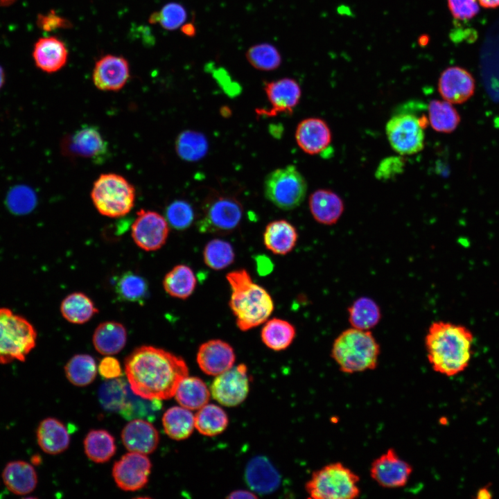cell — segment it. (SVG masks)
<instances>
[{
  "mask_svg": "<svg viewBox=\"0 0 499 499\" xmlns=\"http://www.w3.org/2000/svg\"><path fill=\"white\" fill-rule=\"evenodd\" d=\"M124 366L132 391L149 399L174 396L179 383L189 374L183 358L148 345L135 349L125 358Z\"/></svg>",
  "mask_w": 499,
  "mask_h": 499,
  "instance_id": "cell-1",
  "label": "cell"
},
{
  "mask_svg": "<svg viewBox=\"0 0 499 499\" xmlns=\"http://www.w3.org/2000/svg\"><path fill=\"white\" fill-rule=\"evenodd\" d=\"M473 333L463 325L443 321L432 323L425 346L432 369L446 376L464 371L473 356Z\"/></svg>",
  "mask_w": 499,
  "mask_h": 499,
  "instance_id": "cell-2",
  "label": "cell"
},
{
  "mask_svg": "<svg viewBox=\"0 0 499 499\" xmlns=\"http://www.w3.org/2000/svg\"><path fill=\"white\" fill-rule=\"evenodd\" d=\"M226 278L231 291L229 304L238 328L246 331L266 322L274 310L268 291L254 283L245 269L230 272Z\"/></svg>",
  "mask_w": 499,
  "mask_h": 499,
  "instance_id": "cell-3",
  "label": "cell"
},
{
  "mask_svg": "<svg viewBox=\"0 0 499 499\" xmlns=\"http://www.w3.org/2000/svg\"><path fill=\"white\" fill-rule=\"evenodd\" d=\"M380 351V346L370 331L352 327L334 340L331 356L341 371L351 374L374 369Z\"/></svg>",
  "mask_w": 499,
  "mask_h": 499,
  "instance_id": "cell-4",
  "label": "cell"
},
{
  "mask_svg": "<svg viewBox=\"0 0 499 499\" xmlns=\"http://www.w3.org/2000/svg\"><path fill=\"white\" fill-rule=\"evenodd\" d=\"M37 333L24 317L0 307V363L24 362L35 347Z\"/></svg>",
  "mask_w": 499,
  "mask_h": 499,
  "instance_id": "cell-5",
  "label": "cell"
},
{
  "mask_svg": "<svg viewBox=\"0 0 499 499\" xmlns=\"http://www.w3.org/2000/svg\"><path fill=\"white\" fill-rule=\"evenodd\" d=\"M359 476L341 462L314 471L305 485L313 499H353L360 496Z\"/></svg>",
  "mask_w": 499,
  "mask_h": 499,
  "instance_id": "cell-6",
  "label": "cell"
},
{
  "mask_svg": "<svg viewBox=\"0 0 499 499\" xmlns=\"http://www.w3.org/2000/svg\"><path fill=\"white\" fill-rule=\"evenodd\" d=\"M91 198L100 214L118 218L128 213L134 207L135 189L120 175L102 174L94 183Z\"/></svg>",
  "mask_w": 499,
  "mask_h": 499,
  "instance_id": "cell-7",
  "label": "cell"
},
{
  "mask_svg": "<svg viewBox=\"0 0 499 499\" xmlns=\"http://www.w3.org/2000/svg\"><path fill=\"white\" fill-rule=\"evenodd\" d=\"M264 195L267 200L283 210H292L304 201L307 183L295 166L277 168L265 178Z\"/></svg>",
  "mask_w": 499,
  "mask_h": 499,
  "instance_id": "cell-8",
  "label": "cell"
},
{
  "mask_svg": "<svg viewBox=\"0 0 499 499\" xmlns=\"http://www.w3.org/2000/svg\"><path fill=\"white\" fill-rule=\"evenodd\" d=\"M243 213V205L234 196L211 193L202 205L197 227L201 233L228 234L239 225Z\"/></svg>",
  "mask_w": 499,
  "mask_h": 499,
  "instance_id": "cell-9",
  "label": "cell"
},
{
  "mask_svg": "<svg viewBox=\"0 0 499 499\" xmlns=\"http://www.w3.org/2000/svg\"><path fill=\"white\" fill-rule=\"evenodd\" d=\"M428 120L412 114H399L386 123L385 132L391 147L401 155L417 153L424 147V128Z\"/></svg>",
  "mask_w": 499,
  "mask_h": 499,
  "instance_id": "cell-10",
  "label": "cell"
},
{
  "mask_svg": "<svg viewBox=\"0 0 499 499\" xmlns=\"http://www.w3.org/2000/svg\"><path fill=\"white\" fill-rule=\"evenodd\" d=\"M62 151L70 157H79L100 164L108 156V144L98 128L83 125L62 141Z\"/></svg>",
  "mask_w": 499,
  "mask_h": 499,
  "instance_id": "cell-11",
  "label": "cell"
},
{
  "mask_svg": "<svg viewBox=\"0 0 499 499\" xmlns=\"http://www.w3.org/2000/svg\"><path fill=\"white\" fill-rule=\"evenodd\" d=\"M250 391V376L245 364L233 366L216 376L210 392L220 405L234 407L242 403Z\"/></svg>",
  "mask_w": 499,
  "mask_h": 499,
  "instance_id": "cell-12",
  "label": "cell"
},
{
  "mask_svg": "<svg viewBox=\"0 0 499 499\" xmlns=\"http://www.w3.org/2000/svg\"><path fill=\"white\" fill-rule=\"evenodd\" d=\"M168 234L167 220L157 212L141 209L137 213L131 235L141 249L149 252L160 249L166 243Z\"/></svg>",
  "mask_w": 499,
  "mask_h": 499,
  "instance_id": "cell-13",
  "label": "cell"
},
{
  "mask_svg": "<svg viewBox=\"0 0 499 499\" xmlns=\"http://www.w3.org/2000/svg\"><path fill=\"white\" fill-rule=\"evenodd\" d=\"M412 471V466L394 448H389L373 461L369 471L371 478L380 487L396 489L408 483Z\"/></svg>",
  "mask_w": 499,
  "mask_h": 499,
  "instance_id": "cell-14",
  "label": "cell"
},
{
  "mask_svg": "<svg viewBox=\"0 0 499 499\" xmlns=\"http://www.w3.org/2000/svg\"><path fill=\"white\" fill-rule=\"evenodd\" d=\"M151 467L150 460L144 454L130 452L114 463L112 476L120 489L134 491L148 483Z\"/></svg>",
  "mask_w": 499,
  "mask_h": 499,
  "instance_id": "cell-15",
  "label": "cell"
},
{
  "mask_svg": "<svg viewBox=\"0 0 499 499\" xmlns=\"http://www.w3.org/2000/svg\"><path fill=\"white\" fill-rule=\"evenodd\" d=\"M264 90L270 109L256 110L260 116H275L279 114H291L297 106L301 96L299 83L293 78H283L267 82Z\"/></svg>",
  "mask_w": 499,
  "mask_h": 499,
  "instance_id": "cell-16",
  "label": "cell"
},
{
  "mask_svg": "<svg viewBox=\"0 0 499 499\" xmlns=\"http://www.w3.org/2000/svg\"><path fill=\"white\" fill-rule=\"evenodd\" d=\"M475 81L466 69L453 66L445 69L438 80V91L443 98L452 104H462L475 93Z\"/></svg>",
  "mask_w": 499,
  "mask_h": 499,
  "instance_id": "cell-17",
  "label": "cell"
},
{
  "mask_svg": "<svg viewBox=\"0 0 499 499\" xmlns=\"http://www.w3.org/2000/svg\"><path fill=\"white\" fill-rule=\"evenodd\" d=\"M130 78L128 61L121 56L107 55L98 60L94 67L92 79L94 85L103 91H119Z\"/></svg>",
  "mask_w": 499,
  "mask_h": 499,
  "instance_id": "cell-18",
  "label": "cell"
},
{
  "mask_svg": "<svg viewBox=\"0 0 499 499\" xmlns=\"http://www.w3.org/2000/svg\"><path fill=\"white\" fill-rule=\"evenodd\" d=\"M196 360L204 374L216 376L234 366L236 356L229 344L214 339L200 345Z\"/></svg>",
  "mask_w": 499,
  "mask_h": 499,
  "instance_id": "cell-19",
  "label": "cell"
},
{
  "mask_svg": "<svg viewBox=\"0 0 499 499\" xmlns=\"http://www.w3.org/2000/svg\"><path fill=\"white\" fill-rule=\"evenodd\" d=\"M331 132L322 119L307 118L299 123L295 139L299 147L308 155H316L324 150L331 143Z\"/></svg>",
  "mask_w": 499,
  "mask_h": 499,
  "instance_id": "cell-20",
  "label": "cell"
},
{
  "mask_svg": "<svg viewBox=\"0 0 499 499\" xmlns=\"http://www.w3.org/2000/svg\"><path fill=\"white\" fill-rule=\"evenodd\" d=\"M121 439L130 452L147 455L157 448L159 437L157 429L148 421L133 419L123 428Z\"/></svg>",
  "mask_w": 499,
  "mask_h": 499,
  "instance_id": "cell-21",
  "label": "cell"
},
{
  "mask_svg": "<svg viewBox=\"0 0 499 499\" xmlns=\"http://www.w3.org/2000/svg\"><path fill=\"white\" fill-rule=\"evenodd\" d=\"M33 57L40 69L46 73H54L66 64L68 50L63 42L56 37H44L35 44Z\"/></svg>",
  "mask_w": 499,
  "mask_h": 499,
  "instance_id": "cell-22",
  "label": "cell"
},
{
  "mask_svg": "<svg viewBox=\"0 0 499 499\" xmlns=\"http://www.w3.org/2000/svg\"><path fill=\"white\" fill-rule=\"evenodd\" d=\"M245 478L247 484L255 493H269L280 484V475L272 463L265 457L252 459L245 468Z\"/></svg>",
  "mask_w": 499,
  "mask_h": 499,
  "instance_id": "cell-23",
  "label": "cell"
},
{
  "mask_svg": "<svg viewBox=\"0 0 499 499\" xmlns=\"http://www.w3.org/2000/svg\"><path fill=\"white\" fill-rule=\"evenodd\" d=\"M308 205L314 219L326 225L336 223L344 209L342 198L333 191L324 189L315 190L311 193Z\"/></svg>",
  "mask_w": 499,
  "mask_h": 499,
  "instance_id": "cell-24",
  "label": "cell"
},
{
  "mask_svg": "<svg viewBox=\"0 0 499 499\" xmlns=\"http://www.w3.org/2000/svg\"><path fill=\"white\" fill-rule=\"evenodd\" d=\"M2 480L12 493L24 496L33 492L37 484V475L33 466L23 460L9 462L2 471Z\"/></svg>",
  "mask_w": 499,
  "mask_h": 499,
  "instance_id": "cell-25",
  "label": "cell"
},
{
  "mask_svg": "<svg viewBox=\"0 0 499 499\" xmlns=\"http://www.w3.org/2000/svg\"><path fill=\"white\" fill-rule=\"evenodd\" d=\"M36 437L40 448L49 455L64 452L70 443L69 434L65 426L53 417L46 418L40 423Z\"/></svg>",
  "mask_w": 499,
  "mask_h": 499,
  "instance_id": "cell-26",
  "label": "cell"
},
{
  "mask_svg": "<svg viewBox=\"0 0 499 499\" xmlns=\"http://www.w3.org/2000/svg\"><path fill=\"white\" fill-rule=\"evenodd\" d=\"M297 237V231L291 223L286 220H277L266 226L263 243L272 253L285 255L295 247Z\"/></svg>",
  "mask_w": 499,
  "mask_h": 499,
  "instance_id": "cell-27",
  "label": "cell"
},
{
  "mask_svg": "<svg viewBox=\"0 0 499 499\" xmlns=\"http://www.w3.org/2000/svg\"><path fill=\"white\" fill-rule=\"evenodd\" d=\"M96 350L105 356H111L121 351L127 341L125 326L117 322H104L94 331L92 338Z\"/></svg>",
  "mask_w": 499,
  "mask_h": 499,
  "instance_id": "cell-28",
  "label": "cell"
},
{
  "mask_svg": "<svg viewBox=\"0 0 499 499\" xmlns=\"http://www.w3.org/2000/svg\"><path fill=\"white\" fill-rule=\"evenodd\" d=\"M210 395V389L202 379L187 376L179 383L174 396L181 406L195 410L208 403Z\"/></svg>",
  "mask_w": 499,
  "mask_h": 499,
  "instance_id": "cell-29",
  "label": "cell"
},
{
  "mask_svg": "<svg viewBox=\"0 0 499 499\" xmlns=\"http://www.w3.org/2000/svg\"><path fill=\"white\" fill-rule=\"evenodd\" d=\"M162 423L169 437L183 440L190 437L195 428V415L181 405L174 406L164 412Z\"/></svg>",
  "mask_w": 499,
  "mask_h": 499,
  "instance_id": "cell-30",
  "label": "cell"
},
{
  "mask_svg": "<svg viewBox=\"0 0 499 499\" xmlns=\"http://www.w3.org/2000/svg\"><path fill=\"white\" fill-rule=\"evenodd\" d=\"M60 312L67 321L82 324L89 321L98 313V309L87 295L76 292L69 294L62 300Z\"/></svg>",
  "mask_w": 499,
  "mask_h": 499,
  "instance_id": "cell-31",
  "label": "cell"
},
{
  "mask_svg": "<svg viewBox=\"0 0 499 499\" xmlns=\"http://www.w3.org/2000/svg\"><path fill=\"white\" fill-rule=\"evenodd\" d=\"M196 277L192 269L184 264L175 266L163 279V287L171 297L185 299L193 292Z\"/></svg>",
  "mask_w": 499,
  "mask_h": 499,
  "instance_id": "cell-32",
  "label": "cell"
},
{
  "mask_svg": "<svg viewBox=\"0 0 499 499\" xmlns=\"http://www.w3.org/2000/svg\"><path fill=\"white\" fill-rule=\"evenodd\" d=\"M295 335V326L289 322L279 318L267 321L261 333L264 344L277 351L287 349L292 344Z\"/></svg>",
  "mask_w": 499,
  "mask_h": 499,
  "instance_id": "cell-33",
  "label": "cell"
},
{
  "mask_svg": "<svg viewBox=\"0 0 499 499\" xmlns=\"http://www.w3.org/2000/svg\"><path fill=\"white\" fill-rule=\"evenodd\" d=\"M428 123L436 132L450 133L460 123V115L453 104L445 100H432L428 105Z\"/></svg>",
  "mask_w": 499,
  "mask_h": 499,
  "instance_id": "cell-34",
  "label": "cell"
},
{
  "mask_svg": "<svg viewBox=\"0 0 499 499\" xmlns=\"http://www.w3.org/2000/svg\"><path fill=\"white\" fill-rule=\"evenodd\" d=\"M161 400L149 399L134 394L129 387L125 403L120 410L127 420H155L161 410Z\"/></svg>",
  "mask_w": 499,
  "mask_h": 499,
  "instance_id": "cell-35",
  "label": "cell"
},
{
  "mask_svg": "<svg viewBox=\"0 0 499 499\" xmlns=\"http://www.w3.org/2000/svg\"><path fill=\"white\" fill-rule=\"evenodd\" d=\"M227 413L219 405L207 403L195 414V428L202 435L213 437L222 433L227 427Z\"/></svg>",
  "mask_w": 499,
  "mask_h": 499,
  "instance_id": "cell-36",
  "label": "cell"
},
{
  "mask_svg": "<svg viewBox=\"0 0 499 499\" xmlns=\"http://www.w3.org/2000/svg\"><path fill=\"white\" fill-rule=\"evenodd\" d=\"M84 448L87 457L96 463L107 462L116 450L114 438L105 430L89 431L84 439Z\"/></svg>",
  "mask_w": 499,
  "mask_h": 499,
  "instance_id": "cell-37",
  "label": "cell"
},
{
  "mask_svg": "<svg viewBox=\"0 0 499 499\" xmlns=\"http://www.w3.org/2000/svg\"><path fill=\"white\" fill-rule=\"evenodd\" d=\"M349 322L353 328L369 330L379 322L381 313L378 305L372 299L361 297L348 308Z\"/></svg>",
  "mask_w": 499,
  "mask_h": 499,
  "instance_id": "cell-38",
  "label": "cell"
},
{
  "mask_svg": "<svg viewBox=\"0 0 499 499\" xmlns=\"http://www.w3.org/2000/svg\"><path fill=\"white\" fill-rule=\"evenodd\" d=\"M177 155L187 161H197L207 153L209 143L206 136L198 131L187 130L182 132L175 141Z\"/></svg>",
  "mask_w": 499,
  "mask_h": 499,
  "instance_id": "cell-39",
  "label": "cell"
},
{
  "mask_svg": "<svg viewBox=\"0 0 499 499\" xmlns=\"http://www.w3.org/2000/svg\"><path fill=\"white\" fill-rule=\"evenodd\" d=\"M114 288L118 297L125 301L143 304L148 295L146 280L132 272H125L120 275Z\"/></svg>",
  "mask_w": 499,
  "mask_h": 499,
  "instance_id": "cell-40",
  "label": "cell"
},
{
  "mask_svg": "<svg viewBox=\"0 0 499 499\" xmlns=\"http://www.w3.org/2000/svg\"><path fill=\"white\" fill-rule=\"evenodd\" d=\"M96 370L95 360L87 354L75 355L64 367L69 381L79 387L91 383L96 378Z\"/></svg>",
  "mask_w": 499,
  "mask_h": 499,
  "instance_id": "cell-41",
  "label": "cell"
},
{
  "mask_svg": "<svg viewBox=\"0 0 499 499\" xmlns=\"http://www.w3.org/2000/svg\"><path fill=\"white\" fill-rule=\"evenodd\" d=\"M245 58L252 67L263 71L275 70L282 62L279 51L269 43H260L250 46L245 53Z\"/></svg>",
  "mask_w": 499,
  "mask_h": 499,
  "instance_id": "cell-42",
  "label": "cell"
},
{
  "mask_svg": "<svg viewBox=\"0 0 499 499\" xmlns=\"http://www.w3.org/2000/svg\"><path fill=\"white\" fill-rule=\"evenodd\" d=\"M130 385L123 378H113L104 382L98 390V400L101 406L110 412H120Z\"/></svg>",
  "mask_w": 499,
  "mask_h": 499,
  "instance_id": "cell-43",
  "label": "cell"
},
{
  "mask_svg": "<svg viewBox=\"0 0 499 499\" xmlns=\"http://www.w3.org/2000/svg\"><path fill=\"white\" fill-rule=\"evenodd\" d=\"M203 258L205 264L215 270H222L234 261L235 254L231 245L221 239H213L204 247Z\"/></svg>",
  "mask_w": 499,
  "mask_h": 499,
  "instance_id": "cell-44",
  "label": "cell"
},
{
  "mask_svg": "<svg viewBox=\"0 0 499 499\" xmlns=\"http://www.w3.org/2000/svg\"><path fill=\"white\" fill-rule=\"evenodd\" d=\"M37 198L33 189L24 184L11 188L6 197V205L13 214L21 216L31 212L37 205Z\"/></svg>",
  "mask_w": 499,
  "mask_h": 499,
  "instance_id": "cell-45",
  "label": "cell"
},
{
  "mask_svg": "<svg viewBox=\"0 0 499 499\" xmlns=\"http://www.w3.org/2000/svg\"><path fill=\"white\" fill-rule=\"evenodd\" d=\"M186 12L184 6L177 3H169L159 12L150 17L151 24H159L166 30H175L182 26L186 19Z\"/></svg>",
  "mask_w": 499,
  "mask_h": 499,
  "instance_id": "cell-46",
  "label": "cell"
},
{
  "mask_svg": "<svg viewBox=\"0 0 499 499\" xmlns=\"http://www.w3.org/2000/svg\"><path fill=\"white\" fill-rule=\"evenodd\" d=\"M166 220L175 229L184 230L191 226L194 220V211L186 201L177 200L166 208Z\"/></svg>",
  "mask_w": 499,
  "mask_h": 499,
  "instance_id": "cell-47",
  "label": "cell"
},
{
  "mask_svg": "<svg viewBox=\"0 0 499 499\" xmlns=\"http://www.w3.org/2000/svg\"><path fill=\"white\" fill-rule=\"evenodd\" d=\"M449 11L456 20H469L480 11L478 0H447Z\"/></svg>",
  "mask_w": 499,
  "mask_h": 499,
  "instance_id": "cell-48",
  "label": "cell"
},
{
  "mask_svg": "<svg viewBox=\"0 0 499 499\" xmlns=\"http://www.w3.org/2000/svg\"><path fill=\"white\" fill-rule=\"evenodd\" d=\"M404 160L399 156L389 157L379 164L376 177L378 180H389L403 170Z\"/></svg>",
  "mask_w": 499,
  "mask_h": 499,
  "instance_id": "cell-49",
  "label": "cell"
},
{
  "mask_svg": "<svg viewBox=\"0 0 499 499\" xmlns=\"http://www.w3.org/2000/svg\"><path fill=\"white\" fill-rule=\"evenodd\" d=\"M37 24L40 28L46 31H51L58 28H67L71 26L70 21L57 15L54 11H51L47 15H40L37 19Z\"/></svg>",
  "mask_w": 499,
  "mask_h": 499,
  "instance_id": "cell-50",
  "label": "cell"
},
{
  "mask_svg": "<svg viewBox=\"0 0 499 499\" xmlns=\"http://www.w3.org/2000/svg\"><path fill=\"white\" fill-rule=\"evenodd\" d=\"M100 376L107 380L119 378L122 371L119 360L110 356H107L100 361L98 366Z\"/></svg>",
  "mask_w": 499,
  "mask_h": 499,
  "instance_id": "cell-51",
  "label": "cell"
},
{
  "mask_svg": "<svg viewBox=\"0 0 499 499\" xmlns=\"http://www.w3.org/2000/svg\"><path fill=\"white\" fill-rule=\"evenodd\" d=\"M257 496L254 491L247 490H236L230 493L227 498H256Z\"/></svg>",
  "mask_w": 499,
  "mask_h": 499,
  "instance_id": "cell-52",
  "label": "cell"
},
{
  "mask_svg": "<svg viewBox=\"0 0 499 499\" xmlns=\"http://www.w3.org/2000/svg\"><path fill=\"white\" fill-rule=\"evenodd\" d=\"M480 6L484 8H496L499 7V0H478Z\"/></svg>",
  "mask_w": 499,
  "mask_h": 499,
  "instance_id": "cell-53",
  "label": "cell"
},
{
  "mask_svg": "<svg viewBox=\"0 0 499 499\" xmlns=\"http://www.w3.org/2000/svg\"><path fill=\"white\" fill-rule=\"evenodd\" d=\"M491 497V492L487 487H482L479 489L476 496L478 499H489Z\"/></svg>",
  "mask_w": 499,
  "mask_h": 499,
  "instance_id": "cell-54",
  "label": "cell"
},
{
  "mask_svg": "<svg viewBox=\"0 0 499 499\" xmlns=\"http://www.w3.org/2000/svg\"><path fill=\"white\" fill-rule=\"evenodd\" d=\"M182 31L188 36H193L195 34V27L191 24H186L182 26Z\"/></svg>",
  "mask_w": 499,
  "mask_h": 499,
  "instance_id": "cell-55",
  "label": "cell"
},
{
  "mask_svg": "<svg viewBox=\"0 0 499 499\" xmlns=\"http://www.w3.org/2000/svg\"><path fill=\"white\" fill-rule=\"evenodd\" d=\"M429 41V37L426 35H423L419 38V44L423 46L428 44Z\"/></svg>",
  "mask_w": 499,
  "mask_h": 499,
  "instance_id": "cell-56",
  "label": "cell"
},
{
  "mask_svg": "<svg viewBox=\"0 0 499 499\" xmlns=\"http://www.w3.org/2000/svg\"><path fill=\"white\" fill-rule=\"evenodd\" d=\"M5 82V72L2 67L0 66V89L2 88Z\"/></svg>",
  "mask_w": 499,
  "mask_h": 499,
  "instance_id": "cell-57",
  "label": "cell"
},
{
  "mask_svg": "<svg viewBox=\"0 0 499 499\" xmlns=\"http://www.w3.org/2000/svg\"><path fill=\"white\" fill-rule=\"evenodd\" d=\"M15 0H0V5H7L11 3Z\"/></svg>",
  "mask_w": 499,
  "mask_h": 499,
  "instance_id": "cell-58",
  "label": "cell"
}]
</instances>
